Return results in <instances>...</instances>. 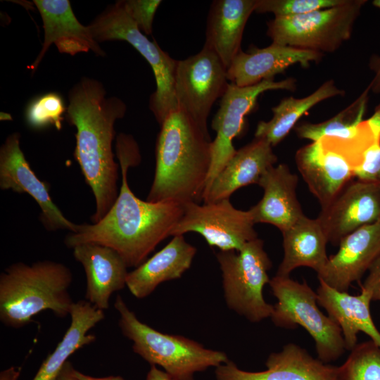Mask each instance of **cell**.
Masks as SVG:
<instances>
[{
	"label": "cell",
	"mask_w": 380,
	"mask_h": 380,
	"mask_svg": "<svg viewBox=\"0 0 380 380\" xmlns=\"http://www.w3.org/2000/svg\"><path fill=\"white\" fill-rule=\"evenodd\" d=\"M172 231L171 236L189 232L201 234L210 246L220 251H239L244 245L258 238L253 214L234 207L229 198L200 205L189 203Z\"/></svg>",
	"instance_id": "7c38bea8"
},
{
	"label": "cell",
	"mask_w": 380,
	"mask_h": 380,
	"mask_svg": "<svg viewBox=\"0 0 380 380\" xmlns=\"http://www.w3.org/2000/svg\"><path fill=\"white\" fill-rule=\"evenodd\" d=\"M346 0H258L255 12L272 13L274 17L306 14L343 4Z\"/></svg>",
	"instance_id": "1f68e13d"
},
{
	"label": "cell",
	"mask_w": 380,
	"mask_h": 380,
	"mask_svg": "<svg viewBox=\"0 0 380 380\" xmlns=\"http://www.w3.org/2000/svg\"><path fill=\"white\" fill-rule=\"evenodd\" d=\"M338 246L317 276L329 286L348 292L380 255V218L343 238Z\"/></svg>",
	"instance_id": "e0dca14e"
},
{
	"label": "cell",
	"mask_w": 380,
	"mask_h": 380,
	"mask_svg": "<svg viewBox=\"0 0 380 380\" xmlns=\"http://www.w3.org/2000/svg\"><path fill=\"white\" fill-rule=\"evenodd\" d=\"M227 70L218 56L204 46L196 55L177 62L175 93L178 109L209 137L207 121L210 110L229 84Z\"/></svg>",
	"instance_id": "8fae6325"
},
{
	"label": "cell",
	"mask_w": 380,
	"mask_h": 380,
	"mask_svg": "<svg viewBox=\"0 0 380 380\" xmlns=\"http://www.w3.org/2000/svg\"><path fill=\"white\" fill-rule=\"evenodd\" d=\"M373 5L380 9V0H374L372 2Z\"/></svg>",
	"instance_id": "60d3db41"
},
{
	"label": "cell",
	"mask_w": 380,
	"mask_h": 380,
	"mask_svg": "<svg viewBox=\"0 0 380 380\" xmlns=\"http://www.w3.org/2000/svg\"><path fill=\"white\" fill-rule=\"evenodd\" d=\"M361 288L371 295L372 300H380V255L369 269Z\"/></svg>",
	"instance_id": "e575fe53"
},
{
	"label": "cell",
	"mask_w": 380,
	"mask_h": 380,
	"mask_svg": "<svg viewBox=\"0 0 380 380\" xmlns=\"http://www.w3.org/2000/svg\"><path fill=\"white\" fill-rule=\"evenodd\" d=\"M369 87L350 105L331 118L319 123H303L296 127L302 139L316 141L324 137L350 138L356 135L362 126L366 111Z\"/></svg>",
	"instance_id": "f1b7e54d"
},
{
	"label": "cell",
	"mask_w": 380,
	"mask_h": 380,
	"mask_svg": "<svg viewBox=\"0 0 380 380\" xmlns=\"http://www.w3.org/2000/svg\"><path fill=\"white\" fill-rule=\"evenodd\" d=\"M367 148L363 137H324L296 153L297 168L321 209L327 206L355 177Z\"/></svg>",
	"instance_id": "ba28073f"
},
{
	"label": "cell",
	"mask_w": 380,
	"mask_h": 380,
	"mask_svg": "<svg viewBox=\"0 0 380 380\" xmlns=\"http://www.w3.org/2000/svg\"><path fill=\"white\" fill-rule=\"evenodd\" d=\"M121 2L141 32L148 35L151 34L153 18L162 1L125 0Z\"/></svg>",
	"instance_id": "d6a6232c"
},
{
	"label": "cell",
	"mask_w": 380,
	"mask_h": 380,
	"mask_svg": "<svg viewBox=\"0 0 380 380\" xmlns=\"http://www.w3.org/2000/svg\"><path fill=\"white\" fill-rule=\"evenodd\" d=\"M196 248L184 235L174 236L160 251L127 274L126 286L137 298L151 295L163 282L180 278L190 268Z\"/></svg>",
	"instance_id": "d4e9b609"
},
{
	"label": "cell",
	"mask_w": 380,
	"mask_h": 380,
	"mask_svg": "<svg viewBox=\"0 0 380 380\" xmlns=\"http://www.w3.org/2000/svg\"><path fill=\"white\" fill-rule=\"evenodd\" d=\"M317 289L318 305L340 327L346 349L351 350L357 343V334L363 332L380 347V331L370 312L371 295L361 288V293L353 296L339 291L319 279Z\"/></svg>",
	"instance_id": "603a6c76"
},
{
	"label": "cell",
	"mask_w": 380,
	"mask_h": 380,
	"mask_svg": "<svg viewBox=\"0 0 380 380\" xmlns=\"http://www.w3.org/2000/svg\"><path fill=\"white\" fill-rule=\"evenodd\" d=\"M106 95L102 83L84 77L69 91L66 111L68 122L76 128L74 156L95 198L92 223L104 217L119 193V165L112 146L115 121L124 117L127 106Z\"/></svg>",
	"instance_id": "7a4b0ae2"
},
{
	"label": "cell",
	"mask_w": 380,
	"mask_h": 380,
	"mask_svg": "<svg viewBox=\"0 0 380 380\" xmlns=\"http://www.w3.org/2000/svg\"><path fill=\"white\" fill-rule=\"evenodd\" d=\"M98 42L126 41L151 65L156 83L149 99V108L160 125L167 116L178 110L175 93V76L178 60L161 49L156 41H150L125 11L121 1L108 6L89 25Z\"/></svg>",
	"instance_id": "8992f818"
},
{
	"label": "cell",
	"mask_w": 380,
	"mask_h": 380,
	"mask_svg": "<svg viewBox=\"0 0 380 380\" xmlns=\"http://www.w3.org/2000/svg\"><path fill=\"white\" fill-rule=\"evenodd\" d=\"M354 175L360 181L380 182V137H376L367 148Z\"/></svg>",
	"instance_id": "836d02e7"
},
{
	"label": "cell",
	"mask_w": 380,
	"mask_h": 380,
	"mask_svg": "<svg viewBox=\"0 0 380 380\" xmlns=\"http://www.w3.org/2000/svg\"><path fill=\"white\" fill-rule=\"evenodd\" d=\"M33 2L42 20L44 39L39 55L28 67L32 72L38 68L53 44L61 53L75 56L91 51L97 56H105L89 25L79 22L68 0H34Z\"/></svg>",
	"instance_id": "ac0fdd59"
},
{
	"label": "cell",
	"mask_w": 380,
	"mask_h": 380,
	"mask_svg": "<svg viewBox=\"0 0 380 380\" xmlns=\"http://www.w3.org/2000/svg\"><path fill=\"white\" fill-rule=\"evenodd\" d=\"M116 156L122 173V185L109 211L99 221L78 224L64 239L68 248L95 243L116 251L128 267H137L171 233L182 217L183 205L172 201H143L131 190L127 172L140 160L138 145L130 135L117 137Z\"/></svg>",
	"instance_id": "6da1fadb"
},
{
	"label": "cell",
	"mask_w": 380,
	"mask_h": 380,
	"mask_svg": "<svg viewBox=\"0 0 380 380\" xmlns=\"http://www.w3.org/2000/svg\"><path fill=\"white\" fill-rule=\"evenodd\" d=\"M66 111L67 108L61 95L56 92H49L33 99L28 103L25 118L32 129H42L53 126L60 130L63 115Z\"/></svg>",
	"instance_id": "4dcf8cb0"
},
{
	"label": "cell",
	"mask_w": 380,
	"mask_h": 380,
	"mask_svg": "<svg viewBox=\"0 0 380 380\" xmlns=\"http://www.w3.org/2000/svg\"><path fill=\"white\" fill-rule=\"evenodd\" d=\"M258 0H215L207 19L204 46L213 51L227 69L241 50L246 24Z\"/></svg>",
	"instance_id": "cb8c5ba5"
},
{
	"label": "cell",
	"mask_w": 380,
	"mask_h": 380,
	"mask_svg": "<svg viewBox=\"0 0 380 380\" xmlns=\"http://www.w3.org/2000/svg\"><path fill=\"white\" fill-rule=\"evenodd\" d=\"M322 56L319 52L275 43L265 48L252 46L246 52L241 50L234 57L227 70V79L238 87L253 86L274 79L295 64L308 68Z\"/></svg>",
	"instance_id": "d6986e66"
},
{
	"label": "cell",
	"mask_w": 380,
	"mask_h": 380,
	"mask_svg": "<svg viewBox=\"0 0 380 380\" xmlns=\"http://www.w3.org/2000/svg\"><path fill=\"white\" fill-rule=\"evenodd\" d=\"M114 308L122 334L132 342L133 351L151 365L160 366L175 380H194L195 373L225 363V353L205 348L179 335L164 334L141 322L118 295Z\"/></svg>",
	"instance_id": "5b68a950"
},
{
	"label": "cell",
	"mask_w": 380,
	"mask_h": 380,
	"mask_svg": "<svg viewBox=\"0 0 380 380\" xmlns=\"http://www.w3.org/2000/svg\"><path fill=\"white\" fill-rule=\"evenodd\" d=\"M0 188L30 195L40 208L39 220L46 230H77L78 224L63 214L52 201L48 185L30 167L21 150L18 132L11 134L0 148Z\"/></svg>",
	"instance_id": "5bb4252c"
},
{
	"label": "cell",
	"mask_w": 380,
	"mask_h": 380,
	"mask_svg": "<svg viewBox=\"0 0 380 380\" xmlns=\"http://www.w3.org/2000/svg\"><path fill=\"white\" fill-rule=\"evenodd\" d=\"M21 373L20 367L11 366L0 372V380H18Z\"/></svg>",
	"instance_id": "f35d334b"
},
{
	"label": "cell",
	"mask_w": 380,
	"mask_h": 380,
	"mask_svg": "<svg viewBox=\"0 0 380 380\" xmlns=\"http://www.w3.org/2000/svg\"><path fill=\"white\" fill-rule=\"evenodd\" d=\"M380 218V182H350L317 217L328 242L338 246L354 231Z\"/></svg>",
	"instance_id": "9a60e30c"
},
{
	"label": "cell",
	"mask_w": 380,
	"mask_h": 380,
	"mask_svg": "<svg viewBox=\"0 0 380 380\" xmlns=\"http://www.w3.org/2000/svg\"><path fill=\"white\" fill-rule=\"evenodd\" d=\"M338 380H380V347L372 340L357 344L337 367Z\"/></svg>",
	"instance_id": "f546056e"
},
{
	"label": "cell",
	"mask_w": 380,
	"mask_h": 380,
	"mask_svg": "<svg viewBox=\"0 0 380 380\" xmlns=\"http://www.w3.org/2000/svg\"><path fill=\"white\" fill-rule=\"evenodd\" d=\"M72 279L71 270L62 262L13 263L0 274L1 322L20 329L44 310L66 317L75 303L69 293Z\"/></svg>",
	"instance_id": "277c9868"
},
{
	"label": "cell",
	"mask_w": 380,
	"mask_h": 380,
	"mask_svg": "<svg viewBox=\"0 0 380 380\" xmlns=\"http://www.w3.org/2000/svg\"><path fill=\"white\" fill-rule=\"evenodd\" d=\"M272 145L265 139H254L235 154L216 176L204 194L203 203L229 198L241 187L257 184L261 176L277 161Z\"/></svg>",
	"instance_id": "7402d4cb"
},
{
	"label": "cell",
	"mask_w": 380,
	"mask_h": 380,
	"mask_svg": "<svg viewBox=\"0 0 380 380\" xmlns=\"http://www.w3.org/2000/svg\"><path fill=\"white\" fill-rule=\"evenodd\" d=\"M75 369L72 362L68 360L56 380H78L75 373Z\"/></svg>",
	"instance_id": "74e56055"
},
{
	"label": "cell",
	"mask_w": 380,
	"mask_h": 380,
	"mask_svg": "<svg viewBox=\"0 0 380 380\" xmlns=\"http://www.w3.org/2000/svg\"><path fill=\"white\" fill-rule=\"evenodd\" d=\"M267 369L248 372L231 360L215 367L217 380H338L337 367L314 358L300 346L290 343L271 353Z\"/></svg>",
	"instance_id": "2e32d148"
},
{
	"label": "cell",
	"mask_w": 380,
	"mask_h": 380,
	"mask_svg": "<svg viewBox=\"0 0 380 380\" xmlns=\"http://www.w3.org/2000/svg\"><path fill=\"white\" fill-rule=\"evenodd\" d=\"M296 82L292 77L280 81L270 79L243 87L229 83L211 122L216 137L212 141V161L203 196L235 154L236 150L233 146V139L241 134L245 118L255 108L259 96L269 90L293 91L296 87Z\"/></svg>",
	"instance_id": "4fadbf2b"
},
{
	"label": "cell",
	"mask_w": 380,
	"mask_h": 380,
	"mask_svg": "<svg viewBox=\"0 0 380 380\" xmlns=\"http://www.w3.org/2000/svg\"><path fill=\"white\" fill-rule=\"evenodd\" d=\"M72 250L85 272L84 300L98 309L108 310L113 293L126 286L127 264L116 251L101 244L84 243Z\"/></svg>",
	"instance_id": "ffe728a7"
},
{
	"label": "cell",
	"mask_w": 380,
	"mask_h": 380,
	"mask_svg": "<svg viewBox=\"0 0 380 380\" xmlns=\"http://www.w3.org/2000/svg\"><path fill=\"white\" fill-rule=\"evenodd\" d=\"M365 0H346L306 14L274 17L267 23L272 43L323 53L336 51L352 34Z\"/></svg>",
	"instance_id": "30bf717a"
},
{
	"label": "cell",
	"mask_w": 380,
	"mask_h": 380,
	"mask_svg": "<svg viewBox=\"0 0 380 380\" xmlns=\"http://www.w3.org/2000/svg\"><path fill=\"white\" fill-rule=\"evenodd\" d=\"M211 161L210 137L184 112L170 113L157 137L155 174L146 200L199 203Z\"/></svg>",
	"instance_id": "3957f363"
},
{
	"label": "cell",
	"mask_w": 380,
	"mask_h": 380,
	"mask_svg": "<svg viewBox=\"0 0 380 380\" xmlns=\"http://www.w3.org/2000/svg\"><path fill=\"white\" fill-rule=\"evenodd\" d=\"M283 236L284 257L276 275L289 277L299 267H308L318 274L327 264V238L317 219L305 215L288 229Z\"/></svg>",
	"instance_id": "484cf974"
},
{
	"label": "cell",
	"mask_w": 380,
	"mask_h": 380,
	"mask_svg": "<svg viewBox=\"0 0 380 380\" xmlns=\"http://www.w3.org/2000/svg\"><path fill=\"white\" fill-rule=\"evenodd\" d=\"M277 303L270 317L274 324L285 329L302 327L313 338L317 358L329 364L346 351L341 330L318 308L317 294L304 280L298 282L275 275L269 282Z\"/></svg>",
	"instance_id": "52a82bcc"
},
{
	"label": "cell",
	"mask_w": 380,
	"mask_h": 380,
	"mask_svg": "<svg viewBox=\"0 0 380 380\" xmlns=\"http://www.w3.org/2000/svg\"><path fill=\"white\" fill-rule=\"evenodd\" d=\"M222 271V288L229 309L251 322L270 317L274 305L267 303L263 289L270 279L272 262L257 238L239 251H220L216 255Z\"/></svg>",
	"instance_id": "9c48e42d"
},
{
	"label": "cell",
	"mask_w": 380,
	"mask_h": 380,
	"mask_svg": "<svg viewBox=\"0 0 380 380\" xmlns=\"http://www.w3.org/2000/svg\"><path fill=\"white\" fill-rule=\"evenodd\" d=\"M298 182L286 164L269 168L258 183L263 196L250 208L255 223L270 224L282 232L305 216L296 195Z\"/></svg>",
	"instance_id": "44dd1931"
},
{
	"label": "cell",
	"mask_w": 380,
	"mask_h": 380,
	"mask_svg": "<svg viewBox=\"0 0 380 380\" xmlns=\"http://www.w3.org/2000/svg\"><path fill=\"white\" fill-rule=\"evenodd\" d=\"M146 380H175L165 371L160 370L156 366L151 365Z\"/></svg>",
	"instance_id": "8d00e7d4"
},
{
	"label": "cell",
	"mask_w": 380,
	"mask_h": 380,
	"mask_svg": "<svg viewBox=\"0 0 380 380\" xmlns=\"http://www.w3.org/2000/svg\"><path fill=\"white\" fill-rule=\"evenodd\" d=\"M75 373L78 380H126L121 376L110 375L102 377L92 376L89 374H84L77 369H75Z\"/></svg>",
	"instance_id": "ab89813d"
},
{
	"label": "cell",
	"mask_w": 380,
	"mask_h": 380,
	"mask_svg": "<svg viewBox=\"0 0 380 380\" xmlns=\"http://www.w3.org/2000/svg\"><path fill=\"white\" fill-rule=\"evenodd\" d=\"M369 67L374 72V77L368 87L375 94H380V56H373L370 59Z\"/></svg>",
	"instance_id": "d590c367"
},
{
	"label": "cell",
	"mask_w": 380,
	"mask_h": 380,
	"mask_svg": "<svg viewBox=\"0 0 380 380\" xmlns=\"http://www.w3.org/2000/svg\"><path fill=\"white\" fill-rule=\"evenodd\" d=\"M70 317V324L62 339L32 380H56L74 353L96 341V336L89 331L104 319L105 313L86 300H80L73 303Z\"/></svg>",
	"instance_id": "4316f807"
},
{
	"label": "cell",
	"mask_w": 380,
	"mask_h": 380,
	"mask_svg": "<svg viewBox=\"0 0 380 380\" xmlns=\"http://www.w3.org/2000/svg\"><path fill=\"white\" fill-rule=\"evenodd\" d=\"M343 94V91L330 80L307 96L284 98L272 108L273 116L270 120L258 122L255 137L264 139L274 146L286 137L298 120L310 108L322 101Z\"/></svg>",
	"instance_id": "83f0119b"
}]
</instances>
